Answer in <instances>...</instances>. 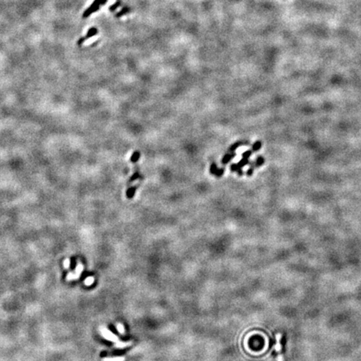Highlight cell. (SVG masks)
<instances>
[{
	"mask_svg": "<svg viewBox=\"0 0 361 361\" xmlns=\"http://www.w3.org/2000/svg\"><path fill=\"white\" fill-rule=\"evenodd\" d=\"M252 154H253V151H250V150L246 151H244V152L243 153V157L248 158V159H249V157L251 156Z\"/></svg>",
	"mask_w": 361,
	"mask_h": 361,
	"instance_id": "44dd1931",
	"label": "cell"
},
{
	"mask_svg": "<svg viewBox=\"0 0 361 361\" xmlns=\"http://www.w3.org/2000/svg\"><path fill=\"white\" fill-rule=\"evenodd\" d=\"M277 360L278 361H283V356H282V355L280 353V354H278V358H277Z\"/></svg>",
	"mask_w": 361,
	"mask_h": 361,
	"instance_id": "4316f807",
	"label": "cell"
},
{
	"mask_svg": "<svg viewBox=\"0 0 361 361\" xmlns=\"http://www.w3.org/2000/svg\"><path fill=\"white\" fill-rule=\"evenodd\" d=\"M138 178H140V174H139V172H135L134 174H133V176L130 177V182H132V181H134V180H135L136 179H138Z\"/></svg>",
	"mask_w": 361,
	"mask_h": 361,
	"instance_id": "7402d4cb",
	"label": "cell"
},
{
	"mask_svg": "<svg viewBox=\"0 0 361 361\" xmlns=\"http://www.w3.org/2000/svg\"><path fill=\"white\" fill-rule=\"evenodd\" d=\"M262 141H256V142L253 145V151H259V150L262 148Z\"/></svg>",
	"mask_w": 361,
	"mask_h": 361,
	"instance_id": "5bb4252c",
	"label": "cell"
},
{
	"mask_svg": "<svg viewBox=\"0 0 361 361\" xmlns=\"http://www.w3.org/2000/svg\"><path fill=\"white\" fill-rule=\"evenodd\" d=\"M241 167H238V165L237 164H231V167H230V169H231V172H237V170L240 169Z\"/></svg>",
	"mask_w": 361,
	"mask_h": 361,
	"instance_id": "cb8c5ba5",
	"label": "cell"
},
{
	"mask_svg": "<svg viewBox=\"0 0 361 361\" xmlns=\"http://www.w3.org/2000/svg\"><path fill=\"white\" fill-rule=\"evenodd\" d=\"M250 163V161H249V159L248 158H244L243 157L241 161L237 163V165H238V167H241V168H243L244 166H246V165H248V164Z\"/></svg>",
	"mask_w": 361,
	"mask_h": 361,
	"instance_id": "9a60e30c",
	"label": "cell"
},
{
	"mask_svg": "<svg viewBox=\"0 0 361 361\" xmlns=\"http://www.w3.org/2000/svg\"><path fill=\"white\" fill-rule=\"evenodd\" d=\"M237 175L239 176H242L243 175V170H242V168H240V169L237 170Z\"/></svg>",
	"mask_w": 361,
	"mask_h": 361,
	"instance_id": "83f0119b",
	"label": "cell"
},
{
	"mask_svg": "<svg viewBox=\"0 0 361 361\" xmlns=\"http://www.w3.org/2000/svg\"><path fill=\"white\" fill-rule=\"evenodd\" d=\"M121 1H117V2H116V3H115V4H113V5L110 6V10L111 12L115 11V10H116V9H117L118 7H120V6H121Z\"/></svg>",
	"mask_w": 361,
	"mask_h": 361,
	"instance_id": "d6986e66",
	"label": "cell"
},
{
	"mask_svg": "<svg viewBox=\"0 0 361 361\" xmlns=\"http://www.w3.org/2000/svg\"><path fill=\"white\" fill-rule=\"evenodd\" d=\"M140 156H141V153L139 152L138 151H135L133 152L132 155H131V157H130V161L133 162V163H135V162L139 160Z\"/></svg>",
	"mask_w": 361,
	"mask_h": 361,
	"instance_id": "7c38bea8",
	"label": "cell"
},
{
	"mask_svg": "<svg viewBox=\"0 0 361 361\" xmlns=\"http://www.w3.org/2000/svg\"><path fill=\"white\" fill-rule=\"evenodd\" d=\"M94 282H95V278L92 276H90L85 278V281H84V283H85V285H86V286H90V285L93 284Z\"/></svg>",
	"mask_w": 361,
	"mask_h": 361,
	"instance_id": "2e32d148",
	"label": "cell"
},
{
	"mask_svg": "<svg viewBox=\"0 0 361 361\" xmlns=\"http://www.w3.org/2000/svg\"><path fill=\"white\" fill-rule=\"evenodd\" d=\"M131 344H132V341L124 342V341H121V340H119L117 343H116V344H115V347L117 348V349H124V348H125V347L130 346Z\"/></svg>",
	"mask_w": 361,
	"mask_h": 361,
	"instance_id": "8992f818",
	"label": "cell"
},
{
	"mask_svg": "<svg viewBox=\"0 0 361 361\" xmlns=\"http://www.w3.org/2000/svg\"><path fill=\"white\" fill-rule=\"evenodd\" d=\"M116 329H117L118 332L121 333V334H124V333H125V330L124 325H122L121 323H118V324L116 325Z\"/></svg>",
	"mask_w": 361,
	"mask_h": 361,
	"instance_id": "e0dca14e",
	"label": "cell"
},
{
	"mask_svg": "<svg viewBox=\"0 0 361 361\" xmlns=\"http://www.w3.org/2000/svg\"><path fill=\"white\" fill-rule=\"evenodd\" d=\"M70 258H66V259L64 261V268H65V269H69V268H70Z\"/></svg>",
	"mask_w": 361,
	"mask_h": 361,
	"instance_id": "603a6c76",
	"label": "cell"
},
{
	"mask_svg": "<svg viewBox=\"0 0 361 361\" xmlns=\"http://www.w3.org/2000/svg\"><path fill=\"white\" fill-rule=\"evenodd\" d=\"M125 358L123 356H117V357H109V358H103L102 361H125Z\"/></svg>",
	"mask_w": 361,
	"mask_h": 361,
	"instance_id": "8fae6325",
	"label": "cell"
},
{
	"mask_svg": "<svg viewBox=\"0 0 361 361\" xmlns=\"http://www.w3.org/2000/svg\"><path fill=\"white\" fill-rule=\"evenodd\" d=\"M275 338H276V344L274 345V350H275L276 352L280 354L281 351H282V344L280 343V340H281V338H282V333H278L276 334V336H275Z\"/></svg>",
	"mask_w": 361,
	"mask_h": 361,
	"instance_id": "277c9868",
	"label": "cell"
},
{
	"mask_svg": "<svg viewBox=\"0 0 361 361\" xmlns=\"http://www.w3.org/2000/svg\"><path fill=\"white\" fill-rule=\"evenodd\" d=\"M97 33H98L97 28H95V27H93V28H90V29L88 30L86 35H85L84 38L79 39V40L78 41V45H80L81 44H83V43L85 42V40H87V39H89V38H90V37H93V36H95V35H96V34H97Z\"/></svg>",
	"mask_w": 361,
	"mask_h": 361,
	"instance_id": "3957f363",
	"label": "cell"
},
{
	"mask_svg": "<svg viewBox=\"0 0 361 361\" xmlns=\"http://www.w3.org/2000/svg\"><path fill=\"white\" fill-rule=\"evenodd\" d=\"M242 145H249V142H248V141H244V142H243V141H237V142L234 143V144L230 147L229 152H233V151H236L240 146H242Z\"/></svg>",
	"mask_w": 361,
	"mask_h": 361,
	"instance_id": "ba28073f",
	"label": "cell"
},
{
	"mask_svg": "<svg viewBox=\"0 0 361 361\" xmlns=\"http://www.w3.org/2000/svg\"><path fill=\"white\" fill-rule=\"evenodd\" d=\"M253 172H254V167H251L247 171V172H246V175L248 176H253Z\"/></svg>",
	"mask_w": 361,
	"mask_h": 361,
	"instance_id": "484cf974",
	"label": "cell"
},
{
	"mask_svg": "<svg viewBox=\"0 0 361 361\" xmlns=\"http://www.w3.org/2000/svg\"><path fill=\"white\" fill-rule=\"evenodd\" d=\"M99 330L100 333V334H101L103 338H104L105 339H107L109 341L112 342L114 344H116V343H117V342L120 340L118 338V336L116 335L115 333H113L110 330L108 329L107 328L104 327V326H100Z\"/></svg>",
	"mask_w": 361,
	"mask_h": 361,
	"instance_id": "7a4b0ae2",
	"label": "cell"
},
{
	"mask_svg": "<svg viewBox=\"0 0 361 361\" xmlns=\"http://www.w3.org/2000/svg\"><path fill=\"white\" fill-rule=\"evenodd\" d=\"M66 279H67L68 281H70V280H73V279H77V278H76V276H75L74 273H73V272H70V273H69V274H68Z\"/></svg>",
	"mask_w": 361,
	"mask_h": 361,
	"instance_id": "ffe728a7",
	"label": "cell"
},
{
	"mask_svg": "<svg viewBox=\"0 0 361 361\" xmlns=\"http://www.w3.org/2000/svg\"><path fill=\"white\" fill-rule=\"evenodd\" d=\"M130 8H128V7H124V8H123V9L121 10V11L119 12L118 14H116V18L121 17L122 15H124V14H127V13H129V12H130Z\"/></svg>",
	"mask_w": 361,
	"mask_h": 361,
	"instance_id": "4fadbf2b",
	"label": "cell"
},
{
	"mask_svg": "<svg viewBox=\"0 0 361 361\" xmlns=\"http://www.w3.org/2000/svg\"><path fill=\"white\" fill-rule=\"evenodd\" d=\"M265 162V159L262 157V156H258L255 161V163H249L251 166H253L254 167H262V165Z\"/></svg>",
	"mask_w": 361,
	"mask_h": 361,
	"instance_id": "9c48e42d",
	"label": "cell"
},
{
	"mask_svg": "<svg viewBox=\"0 0 361 361\" xmlns=\"http://www.w3.org/2000/svg\"><path fill=\"white\" fill-rule=\"evenodd\" d=\"M106 2H107V0H95L94 3H92L85 12H84V14H83V18L85 19V18L89 17L91 14H93L95 12L98 11L100 9V7L101 5H103V4H104Z\"/></svg>",
	"mask_w": 361,
	"mask_h": 361,
	"instance_id": "6da1fadb",
	"label": "cell"
},
{
	"mask_svg": "<svg viewBox=\"0 0 361 361\" xmlns=\"http://www.w3.org/2000/svg\"><path fill=\"white\" fill-rule=\"evenodd\" d=\"M217 164L215 163V162H213V163L212 164V166H211V167H210V172H211V174H212V175H215L216 174V172H217Z\"/></svg>",
	"mask_w": 361,
	"mask_h": 361,
	"instance_id": "ac0fdd59",
	"label": "cell"
},
{
	"mask_svg": "<svg viewBox=\"0 0 361 361\" xmlns=\"http://www.w3.org/2000/svg\"><path fill=\"white\" fill-rule=\"evenodd\" d=\"M223 172H224V168H221V169H217V172H216V174H215V176H217V177H221L222 176H223Z\"/></svg>",
	"mask_w": 361,
	"mask_h": 361,
	"instance_id": "d4e9b609",
	"label": "cell"
},
{
	"mask_svg": "<svg viewBox=\"0 0 361 361\" xmlns=\"http://www.w3.org/2000/svg\"><path fill=\"white\" fill-rule=\"evenodd\" d=\"M136 189H137V186H130V188L126 191L127 197L129 198V199H131L135 196Z\"/></svg>",
	"mask_w": 361,
	"mask_h": 361,
	"instance_id": "30bf717a",
	"label": "cell"
},
{
	"mask_svg": "<svg viewBox=\"0 0 361 361\" xmlns=\"http://www.w3.org/2000/svg\"><path fill=\"white\" fill-rule=\"evenodd\" d=\"M83 270H84V265H83L80 262H78V263H77L76 265V268H75V271H74V274H75V276H76L77 279H79V277L81 275Z\"/></svg>",
	"mask_w": 361,
	"mask_h": 361,
	"instance_id": "52a82bcc",
	"label": "cell"
},
{
	"mask_svg": "<svg viewBox=\"0 0 361 361\" xmlns=\"http://www.w3.org/2000/svg\"><path fill=\"white\" fill-rule=\"evenodd\" d=\"M235 156H236V152H235V151H233V152L226 153L225 155H224V156L223 157V159H222V163H223V165L227 164L229 161H231V159L233 157H235Z\"/></svg>",
	"mask_w": 361,
	"mask_h": 361,
	"instance_id": "5b68a950",
	"label": "cell"
}]
</instances>
